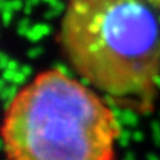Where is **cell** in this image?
<instances>
[{
    "mask_svg": "<svg viewBox=\"0 0 160 160\" xmlns=\"http://www.w3.org/2000/svg\"><path fill=\"white\" fill-rule=\"evenodd\" d=\"M60 43L71 66L120 108L148 113L160 80V24L146 0L68 2Z\"/></svg>",
    "mask_w": 160,
    "mask_h": 160,
    "instance_id": "cell-1",
    "label": "cell"
},
{
    "mask_svg": "<svg viewBox=\"0 0 160 160\" xmlns=\"http://www.w3.org/2000/svg\"><path fill=\"white\" fill-rule=\"evenodd\" d=\"M120 133L113 108L59 68L24 84L0 124L8 160H115Z\"/></svg>",
    "mask_w": 160,
    "mask_h": 160,
    "instance_id": "cell-2",
    "label": "cell"
},
{
    "mask_svg": "<svg viewBox=\"0 0 160 160\" xmlns=\"http://www.w3.org/2000/svg\"><path fill=\"white\" fill-rule=\"evenodd\" d=\"M146 2L149 4V6H152L153 8H156L160 11V0H146Z\"/></svg>",
    "mask_w": 160,
    "mask_h": 160,
    "instance_id": "cell-3",
    "label": "cell"
},
{
    "mask_svg": "<svg viewBox=\"0 0 160 160\" xmlns=\"http://www.w3.org/2000/svg\"><path fill=\"white\" fill-rule=\"evenodd\" d=\"M68 2H78V0H68Z\"/></svg>",
    "mask_w": 160,
    "mask_h": 160,
    "instance_id": "cell-4",
    "label": "cell"
}]
</instances>
